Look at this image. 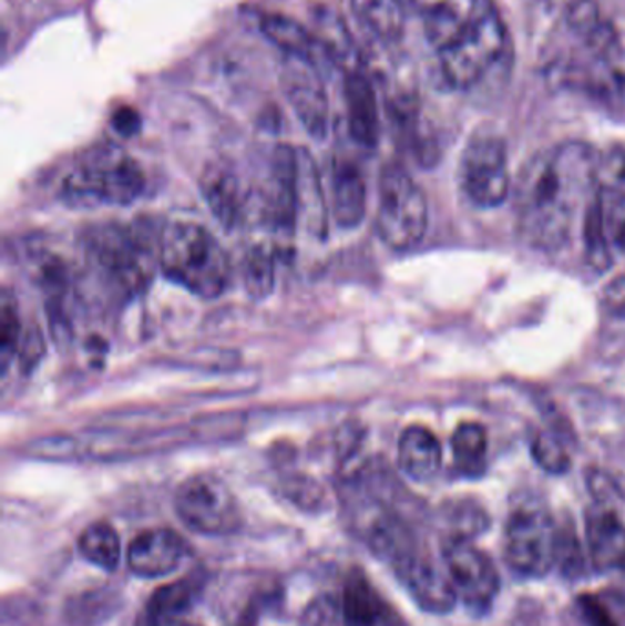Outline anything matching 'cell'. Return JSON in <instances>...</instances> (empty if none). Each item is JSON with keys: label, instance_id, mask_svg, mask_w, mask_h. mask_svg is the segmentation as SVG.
I'll return each mask as SVG.
<instances>
[{"label": "cell", "instance_id": "6da1fadb", "mask_svg": "<svg viewBox=\"0 0 625 626\" xmlns=\"http://www.w3.org/2000/svg\"><path fill=\"white\" fill-rule=\"evenodd\" d=\"M598 154L588 143L565 142L526 165L515 189L521 237L532 248L557 252L571 238L580 209L593 201Z\"/></svg>", "mask_w": 625, "mask_h": 626}, {"label": "cell", "instance_id": "7a4b0ae2", "mask_svg": "<svg viewBox=\"0 0 625 626\" xmlns=\"http://www.w3.org/2000/svg\"><path fill=\"white\" fill-rule=\"evenodd\" d=\"M160 266L167 279L198 295L215 299L232 280V260L209 229L195 222H173L160 240Z\"/></svg>", "mask_w": 625, "mask_h": 626}, {"label": "cell", "instance_id": "3957f363", "mask_svg": "<svg viewBox=\"0 0 625 626\" xmlns=\"http://www.w3.org/2000/svg\"><path fill=\"white\" fill-rule=\"evenodd\" d=\"M506 47L509 35L503 19L492 4L482 2L478 17L461 38L439 52L440 72L451 89H473L492 72Z\"/></svg>", "mask_w": 625, "mask_h": 626}, {"label": "cell", "instance_id": "277c9868", "mask_svg": "<svg viewBox=\"0 0 625 626\" xmlns=\"http://www.w3.org/2000/svg\"><path fill=\"white\" fill-rule=\"evenodd\" d=\"M144 189L145 174L139 162L117 151L74 168L64 178L61 196L72 207L129 206Z\"/></svg>", "mask_w": 625, "mask_h": 626}, {"label": "cell", "instance_id": "5b68a950", "mask_svg": "<svg viewBox=\"0 0 625 626\" xmlns=\"http://www.w3.org/2000/svg\"><path fill=\"white\" fill-rule=\"evenodd\" d=\"M430 209L424 191L406 168L389 164L380 176L377 229L383 243L397 252L419 246L428 232Z\"/></svg>", "mask_w": 625, "mask_h": 626}, {"label": "cell", "instance_id": "8992f818", "mask_svg": "<svg viewBox=\"0 0 625 626\" xmlns=\"http://www.w3.org/2000/svg\"><path fill=\"white\" fill-rule=\"evenodd\" d=\"M303 626H403L377 586L352 569L339 594L319 595L303 614Z\"/></svg>", "mask_w": 625, "mask_h": 626}, {"label": "cell", "instance_id": "52a82bcc", "mask_svg": "<svg viewBox=\"0 0 625 626\" xmlns=\"http://www.w3.org/2000/svg\"><path fill=\"white\" fill-rule=\"evenodd\" d=\"M556 537L557 526L543 505H518L504 527V561L521 577H545L556 566Z\"/></svg>", "mask_w": 625, "mask_h": 626}, {"label": "cell", "instance_id": "ba28073f", "mask_svg": "<svg viewBox=\"0 0 625 626\" xmlns=\"http://www.w3.org/2000/svg\"><path fill=\"white\" fill-rule=\"evenodd\" d=\"M175 510L193 532L207 537H226L243 526L239 501L224 480L213 474H195L176 490Z\"/></svg>", "mask_w": 625, "mask_h": 626}, {"label": "cell", "instance_id": "9c48e42d", "mask_svg": "<svg viewBox=\"0 0 625 626\" xmlns=\"http://www.w3.org/2000/svg\"><path fill=\"white\" fill-rule=\"evenodd\" d=\"M461 187L473 206L490 209L506 201L510 189L509 153L504 137L493 129H479L461 156Z\"/></svg>", "mask_w": 625, "mask_h": 626}, {"label": "cell", "instance_id": "30bf717a", "mask_svg": "<svg viewBox=\"0 0 625 626\" xmlns=\"http://www.w3.org/2000/svg\"><path fill=\"white\" fill-rule=\"evenodd\" d=\"M442 558L459 599L475 616L486 614L501 588L498 568L486 553L472 541L448 537L442 547Z\"/></svg>", "mask_w": 625, "mask_h": 626}, {"label": "cell", "instance_id": "8fae6325", "mask_svg": "<svg viewBox=\"0 0 625 626\" xmlns=\"http://www.w3.org/2000/svg\"><path fill=\"white\" fill-rule=\"evenodd\" d=\"M279 83L305 131L314 140H325L330 125L329 95L316 64L296 55H285Z\"/></svg>", "mask_w": 625, "mask_h": 626}, {"label": "cell", "instance_id": "7c38bea8", "mask_svg": "<svg viewBox=\"0 0 625 626\" xmlns=\"http://www.w3.org/2000/svg\"><path fill=\"white\" fill-rule=\"evenodd\" d=\"M392 572L422 610L442 616L455 608L459 595L448 569L440 568L422 547L395 566Z\"/></svg>", "mask_w": 625, "mask_h": 626}, {"label": "cell", "instance_id": "4fadbf2b", "mask_svg": "<svg viewBox=\"0 0 625 626\" xmlns=\"http://www.w3.org/2000/svg\"><path fill=\"white\" fill-rule=\"evenodd\" d=\"M92 249L100 268L105 269L125 290L134 291L147 285L151 274L148 252L127 232L116 227L103 229L92 238Z\"/></svg>", "mask_w": 625, "mask_h": 626}, {"label": "cell", "instance_id": "5bb4252c", "mask_svg": "<svg viewBox=\"0 0 625 626\" xmlns=\"http://www.w3.org/2000/svg\"><path fill=\"white\" fill-rule=\"evenodd\" d=\"M184 537L170 527L145 530L129 544V569L144 579H156L175 572L186 558Z\"/></svg>", "mask_w": 625, "mask_h": 626}, {"label": "cell", "instance_id": "9a60e30c", "mask_svg": "<svg viewBox=\"0 0 625 626\" xmlns=\"http://www.w3.org/2000/svg\"><path fill=\"white\" fill-rule=\"evenodd\" d=\"M299 151L279 145L271 154L270 187L266 189V215L271 224L290 232L299 211Z\"/></svg>", "mask_w": 625, "mask_h": 626}, {"label": "cell", "instance_id": "2e32d148", "mask_svg": "<svg viewBox=\"0 0 625 626\" xmlns=\"http://www.w3.org/2000/svg\"><path fill=\"white\" fill-rule=\"evenodd\" d=\"M424 24L426 39L437 52H442L472 24L482 0H413Z\"/></svg>", "mask_w": 625, "mask_h": 626}, {"label": "cell", "instance_id": "e0dca14e", "mask_svg": "<svg viewBox=\"0 0 625 626\" xmlns=\"http://www.w3.org/2000/svg\"><path fill=\"white\" fill-rule=\"evenodd\" d=\"M587 552L594 568L607 574L625 563V524L618 511L594 505L585 519Z\"/></svg>", "mask_w": 625, "mask_h": 626}, {"label": "cell", "instance_id": "ac0fdd59", "mask_svg": "<svg viewBox=\"0 0 625 626\" xmlns=\"http://www.w3.org/2000/svg\"><path fill=\"white\" fill-rule=\"evenodd\" d=\"M349 132L361 147H377L380 140V109L371 80L363 72H347L344 81Z\"/></svg>", "mask_w": 625, "mask_h": 626}, {"label": "cell", "instance_id": "d6986e66", "mask_svg": "<svg viewBox=\"0 0 625 626\" xmlns=\"http://www.w3.org/2000/svg\"><path fill=\"white\" fill-rule=\"evenodd\" d=\"M201 187L204 201L212 209L213 216L226 229L239 226L243 222L244 209H246L244 206L246 198H244L237 176L224 165H209L204 168Z\"/></svg>", "mask_w": 625, "mask_h": 626}, {"label": "cell", "instance_id": "ffe728a7", "mask_svg": "<svg viewBox=\"0 0 625 626\" xmlns=\"http://www.w3.org/2000/svg\"><path fill=\"white\" fill-rule=\"evenodd\" d=\"M398 463L414 482H430L442 468L439 438L428 427H408L398 442Z\"/></svg>", "mask_w": 625, "mask_h": 626}, {"label": "cell", "instance_id": "44dd1931", "mask_svg": "<svg viewBox=\"0 0 625 626\" xmlns=\"http://www.w3.org/2000/svg\"><path fill=\"white\" fill-rule=\"evenodd\" d=\"M367 207L366 179L360 168L349 162H339L332 168V215L345 229L363 220Z\"/></svg>", "mask_w": 625, "mask_h": 626}, {"label": "cell", "instance_id": "7402d4cb", "mask_svg": "<svg viewBox=\"0 0 625 626\" xmlns=\"http://www.w3.org/2000/svg\"><path fill=\"white\" fill-rule=\"evenodd\" d=\"M204 579L201 575H187L176 583L160 586L142 614V623L167 622V619H181L186 612L192 610L196 601L202 595Z\"/></svg>", "mask_w": 625, "mask_h": 626}, {"label": "cell", "instance_id": "603a6c76", "mask_svg": "<svg viewBox=\"0 0 625 626\" xmlns=\"http://www.w3.org/2000/svg\"><path fill=\"white\" fill-rule=\"evenodd\" d=\"M314 21H316L314 35L324 48L327 59L347 72H356L358 50H356L355 39L350 35L349 27L344 17L339 16V11L319 8L314 13Z\"/></svg>", "mask_w": 625, "mask_h": 626}, {"label": "cell", "instance_id": "cb8c5ba5", "mask_svg": "<svg viewBox=\"0 0 625 626\" xmlns=\"http://www.w3.org/2000/svg\"><path fill=\"white\" fill-rule=\"evenodd\" d=\"M260 33L265 35L271 44L281 48L285 55H296V58L307 59L316 64V55L324 52L314 33L308 32L307 28L285 16H266L260 19Z\"/></svg>", "mask_w": 625, "mask_h": 626}, {"label": "cell", "instance_id": "d4e9b609", "mask_svg": "<svg viewBox=\"0 0 625 626\" xmlns=\"http://www.w3.org/2000/svg\"><path fill=\"white\" fill-rule=\"evenodd\" d=\"M361 27L383 42H398L406 32V11L400 0H350Z\"/></svg>", "mask_w": 625, "mask_h": 626}, {"label": "cell", "instance_id": "484cf974", "mask_svg": "<svg viewBox=\"0 0 625 626\" xmlns=\"http://www.w3.org/2000/svg\"><path fill=\"white\" fill-rule=\"evenodd\" d=\"M451 451L457 471L468 479H478L486 471V429L478 421H464L451 437Z\"/></svg>", "mask_w": 625, "mask_h": 626}, {"label": "cell", "instance_id": "4316f807", "mask_svg": "<svg viewBox=\"0 0 625 626\" xmlns=\"http://www.w3.org/2000/svg\"><path fill=\"white\" fill-rule=\"evenodd\" d=\"M81 555L98 568L114 572L122 557V544L116 530L106 522H94L85 527L78 541Z\"/></svg>", "mask_w": 625, "mask_h": 626}, {"label": "cell", "instance_id": "83f0119b", "mask_svg": "<svg viewBox=\"0 0 625 626\" xmlns=\"http://www.w3.org/2000/svg\"><path fill=\"white\" fill-rule=\"evenodd\" d=\"M583 246L588 266L596 274H604L611 268L613 257H611L609 238L605 233L598 193L588 202L587 211L583 213Z\"/></svg>", "mask_w": 625, "mask_h": 626}, {"label": "cell", "instance_id": "f1b7e54d", "mask_svg": "<svg viewBox=\"0 0 625 626\" xmlns=\"http://www.w3.org/2000/svg\"><path fill=\"white\" fill-rule=\"evenodd\" d=\"M240 275L246 294L255 300H263L276 286V263L266 246H254L246 252L240 264Z\"/></svg>", "mask_w": 625, "mask_h": 626}, {"label": "cell", "instance_id": "f546056e", "mask_svg": "<svg viewBox=\"0 0 625 626\" xmlns=\"http://www.w3.org/2000/svg\"><path fill=\"white\" fill-rule=\"evenodd\" d=\"M22 333L19 311L16 300L8 291L2 294V306H0V369L6 376L10 369L11 359L19 352Z\"/></svg>", "mask_w": 625, "mask_h": 626}, {"label": "cell", "instance_id": "4dcf8cb0", "mask_svg": "<svg viewBox=\"0 0 625 626\" xmlns=\"http://www.w3.org/2000/svg\"><path fill=\"white\" fill-rule=\"evenodd\" d=\"M563 21L567 32L580 41L593 35L605 22L596 0H568L563 11Z\"/></svg>", "mask_w": 625, "mask_h": 626}, {"label": "cell", "instance_id": "1f68e13d", "mask_svg": "<svg viewBox=\"0 0 625 626\" xmlns=\"http://www.w3.org/2000/svg\"><path fill=\"white\" fill-rule=\"evenodd\" d=\"M598 195L607 238L625 255V193L609 187L598 191Z\"/></svg>", "mask_w": 625, "mask_h": 626}, {"label": "cell", "instance_id": "d6a6232c", "mask_svg": "<svg viewBox=\"0 0 625 626\" xmlns=\"http://www.w3.org/2000/svg\"><path fill=\"white\" fill-rule=\"evenodd\" d=\"M532 456L543 471L551 474L567 473L571 469V456L567 449L551 432L541 431L532 442Z\"/></svg>", "mask_w": 625, "mask_h": 626}, {"label": "cell", "instance_id": "836d02e7", "mask_svg": "<svg viewBox=\"0 0 625 626\" xmlns=\"http://www.w3.org/2000/svg\"><path fill=\"white\" fill-rule=\"evenodd\" d=\"M488 524H490V519H488L486 511L475 502H457L453 510L450 511V537L472 541L486 532Z\"/></svg>", "mask_w": 625, "mask_h": 626}, {"label": "cell", "instance_id": "e575fe53", "mask_svg": "<svg viewBox=\"0 0 625 626\" xmlns=\"http://www.w3.org/2000/svg\"><path fill=\"white\" fill-rule=\"evenodd\" d=\"M556 566H560L562 574L568 579L582 577L583 566H585L583 550L577 541L576 532L565 524L557 526Z\"/></svg>", "mask_w": 625, "mask_h": 626}, {"label": "cell", "instance_id": "d590c367", "mask_svg": "<svg viewBox=\"0 0 625 626\" xmlns=\"http://www.w3.org/2000/svg\"><path fill=\"white\" fill-rule=\"evenodd\" d=\"M285 493L303 510H321L325 504V491L312 479H291Z\"/></svg>", "mask_w": 625, "mask_h": 626}, {"label": "cell", "instance_id": "8d00e7d4", "mask_svg": "<svg viewBox=\"0 0 625 626\" xmlns=\"http://www.w3.org/2000/svg\"><path fill=\"white\" fill-rule=\"evenodd\" d=\"M587 485L596 505L618 510V505L624 501L621 488L616 485L615 480L611 479L609 474L602 473V471H591L587 476Z\"/></svg>", "mask_w": 625, "mask_h": 626}, {"label": "cell", "instance_id": "74e56055", "mask_svg": "<svg viewBox=\"0 0 625 626\" xmlns=\"http://www.w3.org/2000/svg\"><path fill=\"white\" fill-rule=\"evenodd\" d=\"M111 125L123 137H133L142 131V117L131 106H122L112 114Z\"/></svg>", "mask_w": 625, "mask_h": 626}, {"label": "cell", "instance_id": "f35d334b", "mask_svg": "<svg viewBox=\"0 0 625 626\" xmlns=\"http://www.w3.org/2000/svg\"><path fill=\"white\" fill-rule=\"evenodd\" d=\"M43 337L39 333L38 328H32L30 332L22 336L21 347H19V356H21L22 369H32L43 356Z\"/></svg>", "mask_w": 625, "mask_h": 626}, {"label": "cell", "instance_id": "ab89813d", "mask_svg": "<svg viewBox=\"0 0 625 626\" xmlns=\"http://www.w3.org/2000/svg\"><path fill=\"white\" fill-rule=\"evenodd\" d=\"M583 614L587 617L588 625L591 626H616L609 612L605 610L604 606L600 605L598 601L593 597H583L582 601Z\"/></svg>", "mask_w": 625, "mask_h": 626}, {"label": "cell", "instance_id": "60d3db41", "mask_svg": "<svg viewBox=\"0 0 625 626\" xmlns=\"http://www.w3.org/2000/svg\"><path fill=\"white\" fill-rule=\"evenodd\" d=\"M613 168H615L616 178L625 182V147L618 148L613 154Z\"/></svg>", "mask_w": 625, "mask_h": 626}, {"label": "cell", "instance_id": "b9f144b4", "mask_svg": "<svg viewBox=\"0 0 625 626\" xmlns=\"http://www.w3.org/2000/svg\"><path fill=\"white\" fill-rule=\"evenodd\" d=\"M139 626H198L195 623L184 622V619H167V622H158V623H142L140 622Z\"/></svg>", "mask_w": 625, "mask_h": 626}, {"label": "cell", "instance_id": "7bdbcfd3", "mask_svg": "<svg viewBox=\"0 0 625 626\" xmlns=\"http://www.w3.org/2000/svg\"><path fill=\"white\" fill-rule=\"evenodd\" d=\"M616 311L621 314L622 317H625V297L622 295L621 300H618V305H616Z\"/></svg>", "mask_w": 625, "mask_h": 626}]
</instances>
